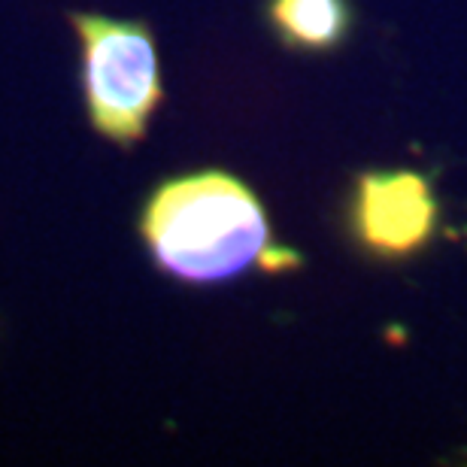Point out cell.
Segmentation results:
<instances>
[{"mask_svg": "<svg viewBox=\"0 0 467 467\" xmlns=\"http://www.w3.org/2000/svg\"><path fill=\"white\" fill-rule=\"evenodd\" d=\"M137 228L152 265L182 285H219L249 270L301 267V255L274 240L255 189L216 167L155 185Z\"/></svg>", "mask_w": 467, "mask_h": 467, "instance_id": "6da1fadb", "label": "cell"}, {"mask_svg": "<svg viewBox=\"0 0 467 467\" xmlns=\"http://www.w3.org/2000/svg\"><path fill=\"white\" fill-rule=\"evenodd\" d=\"M82 52V98L91 130L119 149L143 143L164 104L155 34L143 18L70 13Z\"/></svg>", "mask_w": 467, "mask_h": 467, "instance_id": "7a4b0ae2", "label": "cell"}, {"mask_svg": "<svg viewBox=\"0 0 467 467\" xmlns=\"http://www.w3.org/2000/svg\"><path fill=\"white\" fill-rule=\"evenodd\" d=\"M441 225L431 182L416 171H373L355 180L349 203L352 237L379 261L419 255Z\"/></svg>", "mask_w": 467, "mask_h": 467, "instance_id": "3957f363", "label": "cell"}, {"mask_svg": "<svg viewBox=\"0 0 467 467\" xmlns=\"http://www.w3.org/2000/svg\"><path fill=\"white\" fill-rule=\"evenodd\" d=\"M352 22L349 0H267V25L288 52L340 49L349 40Z\"/></svg>", "mask_w": 467, "mask_h": 467, "instance_id": "277c9868", "label": "cell"}]
</instances>
